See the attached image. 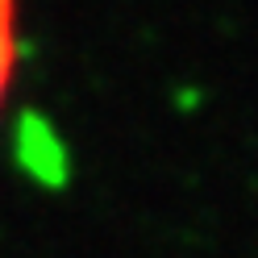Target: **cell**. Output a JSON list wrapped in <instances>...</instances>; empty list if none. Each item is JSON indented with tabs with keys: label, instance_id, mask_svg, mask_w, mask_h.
<instances>
[{
	"label": "cell",
	"instance_id": "6da1fadb",
	"mask_svg": "<svg viewBox=\"0 0 258 258\" xmlns=\"http://www.w3.org/2000/svg\"><path fill=\"white\" fill-rule=\"evenodd\" d=\"M13 75V0H0V100Z\"/></svg>",
	"mask_w": 258,
	"mask_h": 258
}]
</instances>
